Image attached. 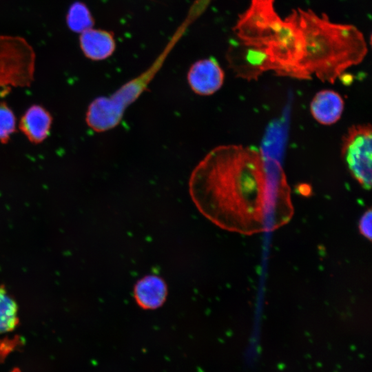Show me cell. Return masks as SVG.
Segmentation results:
<instances>
[{
    "label": "cell",
    "mask_w": 372,
    "mask_h": 372,
    "mask_svg": "<svg viewBox=\"0 0 372 372\" xmlns=\"http://www.w3.org/2000/svg\"><path fill=\"white\" fill-rule=\"evenodd\" d=\"M66 21L69 28L77 33L92 28L94 24L90 10L81 2H75L70 7Z\"/></svg>",
    "instance_id": "obj_10"
},
{
    "label": "cell",
    "mask_w": 372,
    "mask_h": 372,
    "mask_svg": "<svg viewBox=\"0 0 372 372\" xmlns=\"http://www.w3.org/2000/svg\"><path fill=\"white\" fill-rule=\"evenodd\" d=\"M79 41L85 56L93 61L107 59L112 54L115 48L110 33L92 28L81 33Z\"/></svg>",
    "instance_id": "obj_8"
},
{
    "label": "cell",
    "mask_w": 372,
    "mask_h": 372,
    "mask_svg": "<svg viewBox=\"0 0 372 372\" xmlns=\"http://www.w3.org/2000/svg\"><path fill=\"white\" fill-rule=\"evenodd\" d=\"M371 138L370 125H356L349 129L342 146V155L351 174L366 189L371 185Z\"/></svg>",
    "instance_id": "obj_3"
},
{
    "label": "cell",
    "mask_w": 372,
    "mask_h": 372,
    "mask_svg": "<svg viewBox=\"0 0 372 372\" xmlns=\"http://www.w3.org/2000/svg\"><path fill=\"white\" fill-rule=\"evenodd\" d=\"M10 372H21V370L18 368H14Z\"/></svg>",
    "instance_id": "obj_13"
},
{
    "label": "cell",
    "mask_w": 372,
    "mask_h": 372,
    "mask_svg": "<svg viewBox=\"0 0 372 372\" xmlns=\"http://www.w3.org/2000/svg\"><path fill=\"white\" fill-rule=\"evenodd\" d=\"M359 229L361 234L369 240L371 239V210L366 211L359 222Z\"/></svg>",
    "instance_id": "obj_12"
},
{
    "label": "cell",
    "mask_w": 372,
    "mask_h": 372,
    "mask_svg": "<svg viewBox=\"0 0 372 372\" xmlns=\"http://www.w3.org/2000/svg\"><path fill=\"white\" fill-rule=\"evenodd\" d=\"M52 124L50 113L41 105H32L22 116L19 129L30 143L39 144L48 138Z\"/></svg>",
    "instance_id": "obj_6"
},
{
    "label": "cell",
    "mask_w": 372,
    "mask_h": 372,
    "mask_svg": "<svg viewBox=\"0 0 372 372\" xmlns=\"http://www.w3.org/2000/svg\"><path fill=\"white\" fill-rule=\"evenodd\" d=\"M36 54L23 37L0 34V92L28 87L34 79Z\"/></svg>",
    "instance_id": "obj_2"
},
{
    "label": "cell",
    "mask_w": 372,
    "mask_h": 372,
    "mask_svg": "<svg viewBox=\"0 0 372 372\" xmlns=\"http://www.w3.org/2000/svg\"><path fill=\"white\" fill-rule=\"evenodd\" d=\"M189 192L200 213L223 229L252 234L271 228L265 158L254 147L212 149L193 169Z\"/></svg>",
    "instance_id": "obj_1"
},
{
    "label": "cell",
    "mask_w": 372,
    "mask_h": 372,
    "mask_svg": "<svg viewBox=\"0 0 372 372\" xmlns=\"http://www.w3.org/2000/svg\"><path fill=\"white\" fill-rule=\"evenodd\" d=\"M224 72L213 58L194 63L187 74L191 89L197 94L208 96L214 94L223 85Z\"/></svg>",
    "instance_id": "obj_4"
},
{
    "label": "cell",
    "mask_w": 372,
    "mask_h": 372,
    "mask_svg": "<svg viewBox=\"0 0 372 372\" xmlns=\"http://www.w3.org/2000/svg\"><path fill=\"white\" fill-rule=\"evenodd\" d=\"M16 117L12 109L0 102V143H7L16 131Z\"/></svg>",
    "instance_id": "obj_11"
},
{
    "label": "cell",
    "mask_w": 372,
    "mask_h": 372,
    "mask_svg": "<svg viewBox=\"0 0 372 372\" xmlns=\"http://www.w3.org/2000/svg\"><path fill=\"white\" fill-rule=\"evenodd\" d=\"M19 322L17 302L3 287H0V333L13 331Z\"/></svg>",
    "instance_id": "obj_9"
},
{
    "label": "cell",
    "mask_w": 372,
    "mask_h": 372,
    "mask_svg": "<svg viewBox=\"0 0 372 372\" xmlns=\"http://www.w3.org/2000/svg\"><path fill=\"white\" fill-rule=\"evenodd\" d=\"M136 303L143 309L153 310L161 307L167 296V286L160 276L149 274L140 278L134 287Z\"/></svg>",
    "instance_id": "obj_5"
},
{
    "label": "cell",
    "mask_w": 372,
    "mask_h": 372,
    "mask_svg": "<svg viewBox=\"0 0 372 372\" xmlns=\"http://www.w3.org/2000/svg\"><path fill=\"white\" fill-rule=\"evenodd\" d=\"M343 110L342 98L338 92L330 90L318 92L311 103L312 116L323 125H331L337 122Z\"/></svg>",
    "instance_id": "obj_7"
}]
</instances>
